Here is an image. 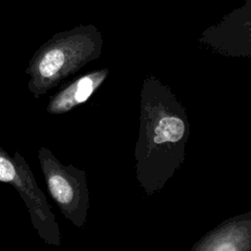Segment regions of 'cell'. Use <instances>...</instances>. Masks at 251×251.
I'll use <instances>...</instances> for the list:
<instances>
[{"mask_svg": "<svg viewBox=\"0 0 251 251\" xmlns=\"http://www.w3.org/2000/svg\"><path fill=\"white\" fill-rule=\"evenodd\" d=\"M0 181L11 184L25 202L31 224L45 243L60 246L61 233L55 215L45 194L36 184L34 176L19 151L11 157L0 147Z\"/></svg>", "mask_w": 251, "mask_h": 251, "instance_id": "7a4b0ae2", "label": "cell"}, {"mask_svg": "<svg viewBox=\"0 0 251 251\" xmlns=\"http://www.w3.org/2000/svg\"><path fill=\"white\" fill-rule=\"evenodd\" d=\"M39 167L48 191L61 214L73 225L80 226L85 213L83 173L73 165H65L45 146L38 149Z\"/></svg>", "mask_w": 251, "mask_h": 251, "instance_id": "3957f363", "label": "cell"}, {"mask_svg": "<svg viewBox=\"0 0 251 251\" xmlns=\"http://www.w3.org/2000/svg\"><path fill=\"white\" fill-rule=\"evenodd\" d=\"M99 43L93 25H78L53 34L31 56L25 74L27 89L38 99L59 86L89 60Z\"/></svg>", "mask_w": 251, "mask_h": 251, "instance_id": "6da1fadb", "label": "cell"}, {"mask_svg": "<svg viewBox=\"0 0 251 251\" xmlns=\"http://www.w3.org/2000/svg\"><path fill=\"white\" fill-rule=\"evenodd\" d=\"M223 25H238L251 28V0H246L223 21Z\"/></svg>", "mask_w": 251, "mask_h": 251, "instance_id": "8992f818", "label": "cell"}, {"mask_svg": "<svg viewBox=\"0 0 251 251\" xmlns=\"http://www.w3.org/2000/svg\"><path fill=\"white\" fill-rule=\"evenodd\" d=\"M155 133L154 141L156 143H163L166 141L176 142L179 140L184 133V124L178 118L165 117L155 128Z\"/></svg>", "mask_w": 251, "mask_h": 251, "instance_id": "5b68a950", "label": "cell"}, {"mask_svg": "<svg viewBox=\"0 0 251 251\" xmlns=\"http://www.w3.org/2000/svg\"><path fill=\"white\" fill-rule=\"evenodd\" d=\"M101 78L100 75H86L64 85L49 98L46 106L47 113L52 115L66 114L78 104L85 102Z\"/></svg>", "mask_w": 251, "mask_h": 251, "instance_id": "277c9868", "label": "cell"}]
</instances>
